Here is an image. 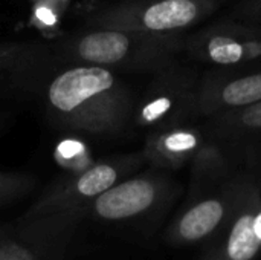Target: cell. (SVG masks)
Segmentation results:
<instances>
[{"mask_svg":"<svg viewBox=\"0 0 261 260\" xmlns=\"http://www.w3.org/2000/svg\"><path fill=\"white\" fill-rule=\"evenodd\" d=\"M187 199L164 233V241L176 248L206 245L232 215L245 181V166L239 147L223 146L211 138L190 164Z\"/></svg>","mask_w":261,"mask_h":260,"instance_id":"obj_1","label":"cell"},{"mask_svg":"<svg viewBox=\"0 0 261 260\" xmlns=\"http://www.w3.org/2000/svg\"><path fill=\"white\" fill-rule=\"evenodd\" d=\"M50 116L93 135H119L135 112L130 89L106 66L78 64L57 74L46 89Z\"/></svg>","mask_w":261,"mask_h":260,"instance_id":"obj_2","label":"cell"},{"mask_svg":"<svg viewBox=\"0 0 261 260\" xmlns=\"http://www.w3.org/2000/svg\"><path fill=\"white\" fill-rule=\"evenodd\" d=\"M145 161L144 153L124 155L90 164L47 188L17 221V233L32 244L49 245L67 239L87 219L93 199L132 176Z\"/></svg>","mask_w":261,"mask_h":260,"instance_id":"obj_3","label":"cell"},{"mask_svg":"<svg viewBox=\"0 0 261 260\" xmlns=\"http://www.w3.org/2000/svg\"><path fill=\"white\" fill-rule=\"evenodd\" d=\"M185 35L92 28L67 40L63 52L76 61L127 70L159 72L185 51Z\"/></svg>","mask_w":261,"mask_h":260,"instance_id":"obj_4","label":"cell"},{"mask_svg":"<svg viewBox=\"0 0 261 260\" xmlns=\"http://www.w3.org/2000/svg\"><path fill=\"white\" fill-rule=\"evenodd\" d=\"M234 147H239L245 166L242 193L228 222L197 260H257L261 256V139Z\"/></svg>","mask_w":261,"mask_h":260,"instance_id":"obj_5","label":"cell"},{"mask_svg":"<svg viewBox=\"0 0 261 260\" xmlns=\"http://www.w3.org/2000/svg\"><path fill=\"white\" fill-rule=\"evenodd\" d=\"M219 0H122L96 12L92 28L184 35L219 8Z\"/></svg>","mask_w":261,"mask_h":260,"instance_id":"obj_6","label":"cell"},{"mask_svg":"<svg viewBox=\"0 0 261 260\" xmlns=\"http://www.w3.org/2000/svg\"><path fill=\"white\" fill-rule=\"evenodd\" d=\"M132 175L104 193L89 207L87 219L106 224H133L162 213L180 195V185L165 172Z\"/></svg>","mask_w":261,"mask_h":260,"instance_id":"obj_7","label":"cell"},{"mask_svg":"<svg viewBox=\"0 0 261 260\" xmlns=\"http://www.w3.org/2000/svg\"><path fill=\"white\" fill-rule=\"evenodd\" d=\"M200 74L176 63L154 74L147 92L135 106L133 120L151 130L190 123L199 115Z\"/></svg>","mask_w":261,"mask_h":260,"instance_id":"obj_8","label":"cell"},{"mask_svg":"<svg viewBox=\"0 0 261 260\" xmlns=\"http://www.w3.org/2000/svg\"><path fill=\"white\" fill-rule=\"evenodd\" d=\"M185 52L213 67H232L261 60V26L220 20L185 38Z\"/></svg>","mask_w":261,"mask_h":260,"instance_id":"obj_9","label":"cell"},{"mask_svg":"<svg viewBox=\"0 0 261 260\" xmlns=\"http://www.w3.org/2000/svg\"><path fill=\"white\" fill-rule=\"evenodd\" d=\"M214 67L200 74L199 115L228 113L261 101V66Z\"/></svg>","mask_w":261,"mask_h":260,"instance_id":"obj_10","label":"cell"},{"mask_svg":"<svg viewBox=\"0 0 261 260\" xmlns=\"http://www.w3.org/2000/svg\"><path fill=\"white\" fill-rule=\"evenodd\" d=\"M210 141L206 126L190 121L153 130L142 153L151 167L174 172L190 166Z\"/></svg>","mask_w":261,"mask_h":260,"instance_id":"obj_11","label":"cell"},{"mask_svg":"<svg viewBox=\"0 0 261 260\" xmlns=\"http://www.w3.org/2000/svg\"><path fill=\"white\" fill-rule=\"evenodd\" d=\"M205 126L214 141L229 147L261 139V101L206 118Z\"/></svg>","mask_w":261,"mask_h":260,"instance_id":"obj_12","label":"cell"},{"mask_svg":"<svg viewBox=\"0 0 261 260\" xmlns=\"http://www.w3.org/2000/svg\"><path fill=\"white\" fill-rule=\"evenodd\" d=\"M37 181L31 175L15 172H0V207L28 195Z\"/></svg>","mask_w":261,"mask_h":260,"instance_id":"obj_13","label":"cell"},{"mask_svg":"<svg viewBox=\"0 0 261 260\" xmlns=\"http://www.w3.org/2000/svg\"><path fill=\"white\" fill-rule=\"evenodd\" d=\"M37 51L23 46H0V72L18 66H29Z\"/></svg>","mask_w":261,"mask_h":260,"instance_id":"obj_14","label":"cell"},{"mask_svg":"<svg viewBox=\"0 0 261 260\" xmlns=\"http://www.w3.org/2000/svg\"><path fill=\"white\" fill-rule=\"evenodd\" d=\"M0 260H37L31 250L21 244L0 238Z\"/></svg>","mask_w":261,"mask_h":260,"instance_id":"obj_15","label":"cell"},{"mask_svg":"<svg viewBox=\"0 0 261 260\" xmlns=\"http://www.w3.org/2000/svg\"><path fill=\"white\" fill-rule=\"evenodd\" d=\"M236 20L261 26V0H245L234 9Z\"/></svg>","mask_w":261,"mask_h":260,"instance_id":"obj_16","label":"cell"},{"mask_svg":"<svg viewBox=\"0 0 261 260\" xmlns=\"http://www.w3.org/2000/svg\"><path fill=\"white\" fill-rule=\"evenodd\" d=\"M219 2H220V0H219Z\"/></svg>","mask_w":261,"mask_h":260,"instance_id":"obj_17","label":"cell"}]
</instances>
